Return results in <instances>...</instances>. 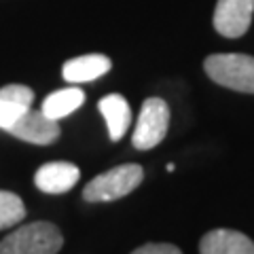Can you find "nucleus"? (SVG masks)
Returning a JSON list of instances; mask_svg holds the SVG:
<instances>
[{
    "label": "nucleus",
    "mask_w": 254,
    "mask_h": 254,
    "mask_svg": "<svg viewBox=\"0 0 254 254\" xmlns=\"http://www.w3.org/2000/svg\"><path fill=\"white\" fill-rule=\"evenodd\" d=\"M64 237L55 225L36 220L15 229L0 242V254H58Z\"/></svg>",
    "instance_id": "1"
},
{
    "label": "nucleus",
    "mask_w": 254,
    "mask_h": 254,
    "mask_svg": "<svg viewBox=\"0 0 254 254\" xmlns=\"http://www.w3.org/2000/svg\"><path fill=\"white\" fill-rule=\"evenodd\" d=\"M203 68L214 83L227 89L254 93V58L244 53H214L208 55Z\"/></svg>",
    "instance_id": "2"
},
{
    "label": "nucleus",
    "mask_w": 254,
    "mask_h": 254,
    "mask_svg": "<svg viewBox=\"0 0 254 254\" xmlns=\"http://www.w3.org/2000/svg\"><path fill=\"white\" fill-rule=\"evenodd\" d=\"M142 178H144V170L138 163L119 165V168H113L104 174H100V176H95L85 187L83 197L85 201H91V203L121 199V197L129 195L131 190H136Z\"/></svg>",
    "instance_id": "3"
},
{
    "label": "nucleus",
    "mask_w": 254,
    "mask_h": 254,
    "mask_svg": "<svg viewBox=\"0 0 254 254\" xmlns=\"http://www.w3.org/2000/svg\"><path fill=\"white\" fill-rule=\"evenodd\" d=\"M170 127V106L161 98H148L144 100L133 129V146L138 150H150L165 138Z\"/></svg>",
    "instance_id": "4"
},
{
    "label": "nucleus",
    "mask_w": 254,
    "mask_h": 254,
    "mask_svg": "<svg viewBox=\"0 0 254 254\" xmlns=\"http://www.w3.org/2000/svg\"><path fill=\"white\" fill-rule=\"evenodd\" d=\"M254 0H218L214 9V28L225 38H240L248 32Z\"/></svg>",
    "instance_id": "5"
},
{
    "label": "nucleus",
    "mask_w": 254,
    "mask_h": 254,
    "mask_svg": "<svg viewBox=\"0 0 254 254\" xmlns=\"http://www.w3.org/2000/svg\"><path fill=\"white\" fill-rule=\"evenodd\" d=\"M15 138L32 142V144H51L60 138V125L58 121L47 117L43 110H28L23 117H19L9 129Z\"/></svg>",
    "instance_id": "6"
},
{
    "label": "nucleus",
    "mask_w": 254,
    "mask_h": 254,
    "mask_svg": "<svg viewBox=\"0 0 254 254\" xmlns=\"http://www.w3.org/2000/svg\"><path fill=\"white\" fill-rule=\"evenodd\" d=\"M201 254H254V242L231 229H214L199 242Z\"/></svg>",
    "instance_id": "7"
},
{
    "label": "nucleus",
    "mask_w": 254,
    "mask_h": 254,
    "mask_svg": "<svg viewBox=\"0 0 254 254\" xmlns=\"http://www.w3.org/2000/svg\"><path fill=\"white\" fill-rule=\"evenodd\" d=\"M81 172L74 163L68 161H55V163H47L41 170L34 174V185L43 190V193H66L72 189Z\"/></svg>",
    "instance_id": "8"
},
{
    "label": "nucleus",
    "mask_w": 254,
    "mask_h": 254,
    "mask_svg": "<svg viewBox=\"0 0 254 254\" xmlns=\"http://www.w3.org/2000/svg\"><path fill=\"white\" fill-rule=\"evenodd\" d=\"M34 91L26 85H4L0 89V129L9 127L32 108Z\"/></svg>",
    "instance_id": "9"
},
{
    "label": "nucleus",
    "mask_w": 254,
    "mask_h": 254,
    "mask_svg": "<svg viewBox=\"0 0 254 254\" xmlns=\"http://www.w3.org/2000/svg\"><path fill=\"white\" fill-rule=\"evenodd\" d=\"M113 62H110L106 55H100V53H91V55H81V58H74V60H68L64 64V70H62V76L66 78L68 83H89L95 81V78L104 76Z\"/></svg>",
    "instance_id": "10"
},
{
    "label": "nucleus",
    "mask_w": 254,
    "mask_h": 254,
    "mask_svg": "<svg viewBox=\"0 0 254 254\" xmlns=\"http://www.w3.org/2000/svg\"><path fill=\"white\" fill-rule=\"evenodd\" d=\"M98 108L106 119L110 140H121L131 123V108L127 104V100L119 93H110L100 100Z\"/></svg>",
    "instance_id": "11"
},
{
    "label": "nucleus",
    "mask_w": 254,
    "mask_h": 254,
    "mask_svg": "<svg viewBox=\"0 0 254 254\" xmlns=\"http://www.w3.org/2000/svg\"><path fill=\"white\" fill-rule=\"evenodd\" d=\"M83 102H85V93L78 87H68V89L53 91L49 98H45L41 110L53 121H60V119L68 117L70 113H74L78 106H83Z\"/></svg>",
    "instance_id": "12"
},
{
    "label": "nucleus",
    "mask_w": 254,
    "mask_h": 254,
    "mask_svg": "<svg viewBox=\"0 0 254 254\" xmlns=\"http://www.w3.org/2000/svg\"><path fill=\"white\" fill-rule=\"evenodd\" d=\"M23 218H26V208L21 197L11 190H0V229L17 225Z\"/></svg>",
    "instance_id": "13"
},
{
    "label": "nucleus",
    "mask_w": 254,
    "mask_h": 254,
    "mask_svg": "<svg viewBox=\"0 0 254 254\" xmlns=\"http://www.w3.org/2000/svg\"><path fill=\"white\" fill-rule=\"evenodd\" d=\"M131 254H182V252L174 244H146L142 248L133 250Z\"/></svg>",
    "instance_id": "14"
}]
</instances>
